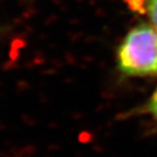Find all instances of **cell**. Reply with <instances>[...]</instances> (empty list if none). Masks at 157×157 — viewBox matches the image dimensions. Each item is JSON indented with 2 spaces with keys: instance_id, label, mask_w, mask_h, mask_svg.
<instances>
[{
  "instance_id": "1",
  "label": "cell",
  "mask_w": 157,
  "mask_h": 157,
  "mask_svg": "<svg viewBox=\"0 0 157 157\" xmlns=\"http://www.w3.org/2000/svg\"><path fill=\"white\" fill-rule=\"evenodd\" d=\"M117 65L127 76L157 75V30L141 23L125 34L117 49Z\"/></svg>"
},
{
  "instance_id": "2",
  "label": "cell",
  "mask_w": 157,
  "mask_h": 157,
  "mask_svg": "<svg viewBox=\"0 0 157 157\" xmlns=\"http://www.w3.org/2000/svg\"><path fill=\"white\" fill-rule=\"evenodd\" d=\"M144 3L149 23L155 30H157V0H144Z\"/></svg>"
},
{
  "instance_id": "3",
  "label": "cell",
  "mask_w": 157,
  "mask_h": 157,
  "mask_svg": "<svg viewBox=\"0 0 157 157\" xmlns=\"http://www.w3.org/2000/svg\"><path fill=\"white\" fill-rule=\"evenodd\" d=\"M147 111H149V114H151L154 117V119L157 121V86L153 92L151 98H149V103H147Z\"/></svg>"
}]
</instances>
